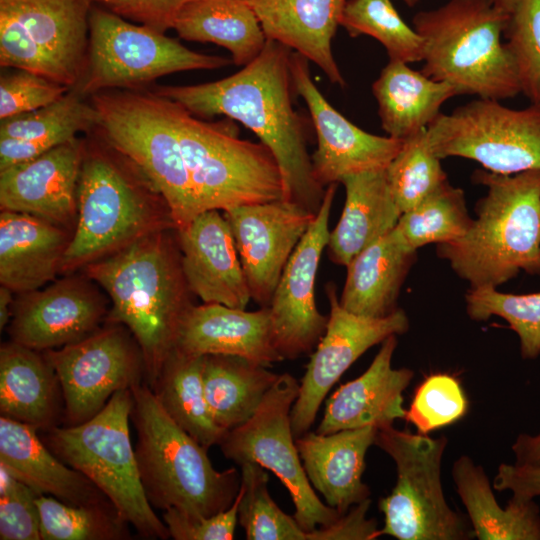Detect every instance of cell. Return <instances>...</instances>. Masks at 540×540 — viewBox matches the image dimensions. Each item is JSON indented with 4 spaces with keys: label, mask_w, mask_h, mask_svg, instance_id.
I'll use <instances>...</instances> for the list:
<instances>
[{
    "label": "cell",
    "mask_w": 540,
    "mask_h": 540,
    "mask_svg": "<svg viewBox=\"0 0 540 540\" xmlns=\"http://www.w3.org/2000/svg\"><path fill=\"white\" fill-rule=\"evenodd\" d=\"M175 349L192 355H233L270 367L283 360L275 347L270 311H246L217 303L192 305Z\"/></svg>",
    "instance_id": "603a6c76"
},
{
    "label": "cell",
    "mask_w": 540,
    "mask_h": 540,
    "mask_svg": "<svg viewBox=\"0 0 540 540\" xmlns=\"http://www.w3.org/2000/svg\"><path fill=\"white\" fill-rule=\"evenodd\" d=\"M42 540H127L129 524L113 505H72L37 497Z\"/></svg>",
    "instance_id": "ab89813d"
},
{
    "label": "cell",
    "mask_w": 540,
    "mask_h": 540,
    "mask_svg": "<svg viewBox=\"0 0 540 540\" xmlns=\"http://www.w3.org/2000/svg\"><path fill=\"white\" fill-rule=\"evenodd\" d=\"M467 410L459 381L449 374H432L417 388L404 419L421 434L453 424Z\"/></svg>",
    "instance_id": "f6af8a7d"
},
{
    "label": "cell",
    "mask_w": 540,
    "mask_h": 540,
    "mask_svg": "<svg viewBox=\"0 0 540 540\" xmlns=\"http://www.w3.org/2000/svg\"><path fill=\"white\" fill-rule=\"evenodd\" d=\"M38 495L0 465V539L41 540Z\"/></svg>",
    "instance_id": "bcb514c9"
},
{
    "label": "cell",
    "mask_w": 540,
    "mask_h": 540,
    "mask_svg": "<svg viewBox=\"0 0 540 540\" xmlns=\"http://www.w3.org/2000/svg\"><path fill=\"white\" fill-rule=\"evenodd\" d=\"M251 299L268 307L282 272L316 214L285 200L223 211Z\"/></svg>",
    "instance_id": "ac0fdd59"
},
{
    "label": "cell",
    "mask_w": 540,
    "mask_h": 540,
    "mask_svg": "<svg viewBox=\"0 0 540 540\" xmlns=\"http://www.w3.org/2000/svg\"><path fill=\"white\" fill-rule=\"evenodd\" d=\"M83 154L84 143L76 138L0 170L2 211L30 214L59 226L71 222L77 214Z\"/></svg>",
    "instance_id": "44dd1931"
},
{
    "label": "cell",
    "mask_w": 540,
    "mask_h": 540,
    "mask_svg": "<svg viewBox=\"0 0 540 540\" xmlns=\"http://www.w3.org/2000/svg\"><path fill=\"white\" fill-rule=\"evenodd\" d=\"M494 1L498 6H500L509 14L513 12L518 2V0H494Z\"/></svg>",
    "instance_id": "11a10c76"
},
{
    "label": "cell",
    "mask_w": 540,
    "mask_h": 540,
    "mask_svg": "<svg viewBox=\"0 0 540 540\" xmlns=\"http://www.w3.org/2000/svg\"><path fill=\"white\" fill-rule=\"evenodd\" d=\"M0 65L29 71L66 86L60 68L11 15L0 11Z\"/></svg>",
    "instance_id": "c3c4849f"
},
{
    "label": "cell",
    "mask_w": 540,
    "mask_h": 540,
    "mask_svg": "<svg viewBox=\"0 0 540 540\" xmlns=\"http://www.w3.org/2000/svg\"><path fill=\"white\" fill-rule=\"evenodd\" d=\"M416 253L405 245L395 228L367 246L346 266L340 304L352 313L371 318L396 311Z\"/></svg>",
    "instance_id": "4dcf8cb0"
},
{
    "label": "cell",
    "mask_w": 540,
    "mask_h": 540,
    "mask_svg": "<svg viewBox=\"0 0 540 540\" xmlns=\"http://www.w3.org/2000/svg\"><path fill=\"white\" fill-rule=\"evenodd\" d=\"M233 355H205L202 381L215 423L225 432L248 421L280 374Z\"/></svg>",
    "instance_id": "e575fe53"
},
{
    "label": "cell",
    "mask_w": 540,
    "mask_h": 540,
    "mask_svg": "<svg viewBox=\"0 0 540 540\" xmlns=\"http://www.w3.org/2000/svg\"><path fill=\"white\" fill-rule=\"evenodd\" d=\"M464 298L470 319L485 321L498 316L509 324L518 335L523 359L540 355V292L511 294L486 286L469 288Z\"/></svg>",
    "instance_id": "7bdbcfd3"
},
{
    "label": "cell",
    "mask_w": 540,
    "mask_h": 540,
    "mask_svg": "<svg viewBox=\"0 0 540 540\" xmlns=\"http://www.w3.org/2000/svg\"><path fill=\"white\" fill-rule=\"evenodd\" d=\"M121 326L110 323L76 343L43 351L59 379L65 425L89 420L116 392L146 379L140 347Z\"/></svg>",
    "instance_id": "5bb4252c"
},
{
    "label": "cell",
    "mask_w": 540,
    "mask_h": 540,
    "mask_svg": "<svg viewBox=\"0 0 540 540\" xmlns=\"http://www.w3.org/2000/svg\"><path fill=\"white\" fill-rule=\"evenodd\" d=\"M447 439L378 428L375 445L395 462L397 481L381 498L384 526L379 536L398 540H466L474 537L464 518L447 503L441 482V465Z\"/></svg>",
    "instance_id": "30bf717a"
},
{
    "label": "cell",
    "mask_w": 540,
    "mask_h": 540,
    "mask_svg": "<svg viewBox=\"0 0 540 540\" xmlns=\"http://www.w3.org/2000/svg\"><path fill=\"white\" fill-rule=\"evenodd\" d=\"M131 391L135 454L150 504L194 516H211L228 509L239 492L241 473L235 468L216 470L207 448L166 413L145 382Z\"/></svg>",
    "instance_id": "5b68a950"
},
{
    "label": "cell",
    "mask_w": 540,
    "mask_h": 540,
    "mask_svg": "<svg viewBox=\"0 0 540 540\" xmlns=\"http://www.w3.org/2000/svg\"><path fill=\"white\" fill-rule=\"evenodd\" d=\"M37 431L1 416L0 465L38 495L72 505H113L85 475L59 459Z\"/></svg>",
    "instance_id": "d4e9b609"
},
{
    "label": "cell",
    "mask_w": 540,
    "mask_h": 540,
    "mask_svg": "<svg viewBox=\"0 0 540 540\" xmlns=\"http://www.w3.org/2000/svg\"><path fill=\"white\" fill-rule=\"evenodd\" d=\"M204 356L174 349L151 388L166 413L207 449L226 433L214 421L203 388Z\"/></svg>",
    "instance_id": "d590c367"
},
{
    "label": "cell",
    "mask_w": 540,
    "mask_h": 540,
    "mask_svg": "<svg viewBox=\"0 0 540 540\" xmlns=\"http://www.w3.org/2000/svg\"><path fill=\"white\" fill-rule=\"evenodd\" d=\"M340 183L345 187V204L327 247L332 262L347 266L363 249L392 231L402 212L386 168L348 175Z\"/></svg>",
    "instance_id": "f546056e"
},
{
    "label": "cell",
    "mask_w": 540,
    "mask_h": 540,
    "mask_svg": "<svg viewBox=\"0 0 540 540\" xmlns=\"http://www.w3.org/2000/svg\"><path fill=\"white\" fill-rule=\"evenodd\" d=\"M340 25L351 37L367 35L379 41L389 60L423 61V38L403 21L391 0H347Z\"/></svg>",
    "instance_id": "f35d334b"
},
{
    "label": "cell",
    "mask_w": 540,
    "mask_h": 540,
    "mask_svg": "<svg viewBox=\"0 0 540 540\" xmlns=\"http://www.w3.org/2000/svg\"><path fill=\"white\" fill-rule=\"evenodd\" d=\"M61 387L44 353L14 341L0 348L1 416L45 431L58 425Z\"/></svg>",
    "instance_id": "f1b7e54d"
},
{
    "label": "cell",
    "mask_w": 540,
    "mask_h": 540,
    "mask_svg": "<svg viewBox=\"0 0 540 540\" xmlns=\"http://www.w3.org/2000/svg\"><path fill=\"white\" fill-rule=\"evenodd\" d=\"M337 184L326 187L321 207L288 260L268 306L275 347L283 360L311 353L327 327L328 316L316 306L315 281L329 240Z\"/></svg>",
    "instance_id": "2e32d148"
},
{
    "label": "cell",
    "mask_w": 540,
    "mask_h": 540,
    "mask_svg": "<svg viewBox=\"0 0 540 540\" xmlns=\"http://www.w3.org/2000/svg\"><path fill=\"white\" fill-rule=\"evenodd\" d=\"M12 293L9 288L1 285L0 287V329L1 331L10 321L12 313Z\"/></svg>",
    "instance_id": "db71d44e"
},
{
    "label": "cell",
    "mask_w": 540,
    "mask_h": 540,
    "mask_svg": "<svg viewBox=\"0 0 540 540\" xmlns=\"http://www.w3.org/2000/svg\"><path fill=\"white\" fill-rule=\"evenodd\" d=\"M168 106L200 212L284 199L281 169L264 143L239 138L233 119L208 122L173 100Z\"/></svg>",
    "instance_id": "ba28073f"
},
{
    "label": "cell",
    "mask_w": 540,
    "mask_h": 540,
    "mask_svg": "<svg viewBox=\"0 0 540 540\" xmlns=\"http://www.w3.org/2000/svg\"><path fill=\"white\" fill-rule=\"evenodd\" d=\"M299 386L289 373L280 374L253 416L227 431L218 445L239 466L256 463L275 474L290 494L294 518L312 532L333 525L342 515L319 499L305 473L290 417Z\"/></svg>",
    "instance_id": "7c38bea8"
},
{
    "label": "cell",
    "mask_w": 540,
    "mask_h": 540,
    "mask_svg": "<svg viewBox=\"0 0 540 540\" xmlns=\"http://www.w3.org/2000/svg\"><path fill=\"white\" fill-rule=\"evenodd\" d=\"M291 49L267 39L261 53L238 72L195 85L158 86L157 94L198 118L226 116L257 135L281 169L284 199L316 214L325 190L315 179L304 119L295 110Z\"/></svg>",
    "instance_id": "6da1fadb"
},
{
    "label": "cell",
    "mask_w": 540,
    "mask_h": 540,
    "mask_svg": "<svg viewBox=\"0 0 540 540\" xmlns=\"http://www.w3.org/2000/svg\"><path fill=\"white\" fill-rule=\"evenodd\" d=\"M24 296L11 313V341L46 351L76 343L99 329L105 302L80 278L59 280Z\"/></svg>",
    "instance_id": "d6986e66"
},
{
    "label": "cell",
    "mask_w": 540,
    "mask_h": 540,
    "mask_svg": "<svg viewBox=\"0 0 540 540\" xmlns=\"http://www.w3.org/2000/svg\"><path fill=\"white\" fill-rule=\"evenodd\" d=\"M372 92L382 129L389 137L402 141L427 129L441 114L442 105L457 95L452 85L393 60L373 82Z\"/></svg>",
    "instance_id": "1f68e13d"
},
{
    "label": "cell",
    "mask_w": 540,
    "mask_h": 540,
    "mask_svg": "<svg viewBox=\"0 0 540 540\" xmlns=\"http://www.w3.org/2000/svg\"><path fill=\"white\" fill-rule=\"evenodd\" d=\"M77 87L37 110L1 120L0 138L34 141L53 148L96 127L97 113Z\"/></svg>",
    "instance_id": "8d00e7d4"
},
{
    "label": "cell",
    "mask_w": 540,
    "mask_h": 540,
    "mask_svg": "<svg viewBox=\"0 0 540 540\" xmlns=\"http://www.w3.org/2000/svg\"><path fill=\"white\" fill-rule=\"evenodd\" d=\"M239 492L232 505L211 516H194L179 509L164 510L170 537L175 540H231L238 522Z\"/></svg>",
    "instance_id": "681fc988"
},
{
    "label": "cell",
    "mask_w": 540,
    "mask_h": 540,
    "mask_svg": "<svg viewBox=\"0 0 540 540\" xmlns=\"http://www.w3.org/2000/svg\"><path fill=\"white\" fill-rule=\"evenodd\" d=\"M94 131L131 161L165 201L176 230L200 213L168 99L142 89L104 90L90 96Z\"/></svg>",
    "instance_id": "52a82bcc"
},
{
    "label": "cell",
    "mask_w": 540,
    "mask_h": 540,
    "mask_svg": "<svg viewBox=\"0 0 540 540\" xmlns=\"http://www.w3.org/2000/svg\"><path fill=\"white\" fill-rule=\"evenodd\" d=\"M69 90V86L25 70L2 74L0 119L45 107L60 99Z\"/></svg>",
    "instance_id": "7dc6e473"
},
{
    "label": "cell",
    "mask_w": 540,
    "mask_h": 540,
    "mask_svg": "<svg viewBox=\"0 0 540 540\" xmlns=\"http://www.w3.org/2000/svg\"><path fill=\"white\" fill-rule=\"evenodd\" d=\"M401 1H403L409 7H414L419 2V0H401Z\"/></svg>",
    "instance_id": "9f6ffc18"
},
{
    "label": "cell",
    "mask_w": 540,
    "mask_h": 540,
    "mask_svg": "<svg viewBox=\"0 0 540 540\" xmlns=\"http://www.w3.org/2000/svg\"><path fill=\"white\" fill-rule=\"evenodd\" d=\"M130 389L116 392L105 407L78 425L53 426L43 432L46 446L64 463L85 475L145 539L170 537L147 499L132 447Z\"/></svg>",
    "instance_id": "9c48e42d"
},
{
    "label": "cell",
    "mask_w": 540,
    "mask_h": 540,
    "mask_svg": "<svg viewBox=\"0 0 540 540\" xmlns=\"http://www.w3.org/2000/svg\"><path fill=\"white\" fill-rule=\"evenodd\" d=\"M118 16L166 33L190 0H91Z\"/></svg>",
    "instance_id": "f907efd6"
},
{
    "label": "cell",
    "mask_w": 540,
    "mask_h": 540,
    "mask_svg": "<svg viewBox=\"0 0 540 540\" xmlns=\"http://www.w3.org/2000/svg\"><path fill=\"white\" fill-rule=\"evenodd\" d=\"M173 29L181 39L224 47L238 66L253 61L267 40L247 0H190Z\"/></svg>",
    "instance_id": "836d02e7"
},
{
    "label": "cell",
    "mask_w": 540,
    "mask_h": 540,
    "mask_svg": "<svg viewBox=\"0 0 540 540\" xmlns=\"http://www.w3.org/2000/svg\"><path fill=\"white\" fill-rule=\"evenodd\" d=\"M308 61L297 52L291 53L294 91L306 103L317 136V148L311 156L316 181L326 188L348 175L385 169L403 141L368 133L346 119L313 82Z\"/></svg>",
    "instance_id": "e0dca14e"
},
{
    "label": "cell",
    "mask_w": 540,
    "mask_h": 540,
    "mask_svg": "<svg viewBox=\"0 0 540 540\" xmlns=\"http://www.w3.org/2000/svg\"><path fill=\"white\" fill-rule=\"evenodd\" d=\"M386 174L402 213L448 182L441 159L430 145L427 129L403 141L401 149L386 167Z\"/></svg>",
    "instance_id": "b9f144b4"
},
{
    "label": "cell",
    "mask_w": 540,
    "mask_h": 540,
    "mask_svg": "<svg viewBox=\"0 0 540 540\" xmlns=\"http://www.w3.org/2000/svg\"><path fill=\"white\" fill-rule=\"evenodd\" d=\"M472 221L464 191L447 182L415 207L403 212L395 229L405 245L417 252L431 243L438 245L460 239Z\"/></svg>",
    "instance_id": "74e56055"
},
{
    "label": "cell",
    "mask_w": 540,
    "mask_h": 540,
    "mask_svg": "<svg viewBox=\"0 0 540 540\" xmlns=\"http://www.w3.org/2000/svg\"><path fill=\"white\" fill-rule=\"evenodd\" d=\"M84 269L111 298L109 323L124 325L137 341L152 388L193 305L179 247L165 230L155 231Z\"/></svg>",
    "instance_id": "7a4b0ae2"
},
{
    "label": "cell",
    "mask_w": 540,
    "mask_h": 540,
    "mask_svg": "<svg viewBox=\"0 0 540 540\" xmlns=\"http://www.w3.org/2000/svg\"><path fill=\"white\" fill-rule=\"evenodd\" d=\"M452 477L479 540H540V511L533 499L512 495L502 508L483 468L466 455L454 462Z\"/></svg>",
    "instance_id": "d6a6232c"
},
{
    "label": "cell",
    "mask_w": 540,
    "mask_h": 540,
    "mask_svg": "<svg viewBox=\"0 0 540 540\" xmlns=\"http://www.w3.org/2000/svg\"><path fill=\"white\" fill-rule=\"evenodd\" d=\"M241 468V499L238 522L248 540H310L294 516L287 515L272 499L268 473L262 466L246 462Z\"/></svg>",
    "instance_id": "60d3db41"
},
{
    "label": "cell",
    "mask_w": 540,
    "mask_h": 540,
    "mask_svg": "<svg viewBox=\"0 0 540 540\" xmlns=\"http://www.w3.org/2000/svg\"><path fill=\"white\" fill-rule=\"evenodd\" d=\"M142 177L138 168L131 173L96 144H84L77 189V225L61 272L85 267L155 231L176 229L170 214L156 210L147 190L153 186L148 179L140 182Z\"/></svg>",
    "instance_id": "8992f818"
},
{
    "label": "cell",
    "mask_w": 540,
    "mask_h": 540,
    "mask_svg": "<svg viewBox=\"0 0 540 540\" xmlns=\"http://www.w3.org/2000/svg\"><path fill=\"white\" fill-rule=\"evenodd\" d=\"M230 63L223 56L190 50L165 33L93 3L86 69L74 87L86 97L104 90L142 89L168 74L219 69Z\"/></svg>",
    "instance_id": "8fae6325"
},
{
    "label": "cell",
    "mask_w": 540,
    "mask_h": 540,
    "mask_svg": "<svg viewBox=\"0 0 540 540\" xmlns=\"http://www.w3.org/2000/svg\"><path fill=\"white\" fill-rule=\"evenodd\" d=\"M486 187L476 217L460 239L437 245V255L470 288L495 287L540 268V170L502 175L477 170Z\"/></svg>",
    "instance_id": "3957f363"
},
{
    "label": "cell",
    "mask_w": 540,
    "mask_h": 540,
    "mask_svg": "<svg viewBox=\"0 0 540 540\" xmlns=\"http://www.w3.org/2000/svg\"><path fill=\"white\" fill-rule=\"evenodd\" d=\"M378 427L367 426L330 434L306 432L295 439L309 482L341 515L369 499L362 481L366 453L375 444Z\"/></svg>",
    "instance_id": "cb8c5ba5"
},
{
    "label": "cell",
    "mask_w": 540,
    "mask_h": 540,
    "mask_svg": "<svg viewBox=\"0 0 540 540\" xmlns=\"http://www.w3.org/2000/svg\"><path fill=\"white\" fill-rule=\"evenodd\" d=\"M325 291L330 305L327 327L311 354L291 409L295 439L309 431L330 389L361 355L409 329V318L403 309L381 318L365 317L340 304L334 283L329 282Z\"/></svg>",
    "instance_id": "9a60e30c"
},
{
    "label": "cell",
    "mask_w": 540,
    "mask_h": 540,
    "mask_svg": "<svg viewBox=\"0 0 540 540\" xmlns=\"http://www.w3.org/2000/svg\"><path fill=\"white\" fill-rule=\"evenodd\" d=\"M510 14L494 0H450L420 11L413 28L424 41L426 76L457 95L503 100L521 93L514 58L501 38Z\"/></svg>",
    "instance_id": "277c9868"
},
{
    "label": "cell",
    "mask_w": 540,
    "mask_h": 540,
    "mask_svg": "<svg viewBox=\"0 0 540 540\" xmlns=\"http://www.w3.org/2000/svg\"><path fill=\"white\" fill-rule=\"evenodd\" d=\"M347 0H247L267 39L316 64L331 83L345 86L332 39Z\"/></svg>",
    "instance_id": "484cf974"
},
{
    "label": "cell",
    "mask_w": 540,
    "mask_h": 540,
    "mask_svg": "<svg viewBox=\"0 0 540 540\" xmlns=\"http://www.w3.org/2000/svg\"><path fill=\"white\" fill-rule=\"evenodd\" d=\"M177 232L181 267L191 293L204 303L246 309L251 294L224 215L219 210L200 212Z\"/></svg>",
    "instance_id": "ffe728a7"
},
{
    "label": "cell",
    "mask_w": 540,
    "mask_h": 540,
    "mask_svg": "<svg viewBox=\"0 0 540 540\" xmlns=\"http://www.w3.org/2000/svg\"><path fill=\"white\" fill-rule=\"evenodd\" d=\"M517 464L540 463V433L520 434L512 445Z\"/></svg>",
    "instance_id": "f5cc1de1"
},
{
    "label": "cell",
    "mask_w": 540,
    "mask_h": 540,
    "mask_svg": "<svg viewBox=\"0 0 540 540\" xmlns=\"http://www.w3.org/2000/svg\"><path fill=\"white\" fill-rule=\"evenodd\" d=\"M71 238L42 218L12 211L0 214V283L30 293L61 272Z\"/></svg>",
    "instance_id": "4316f807"
},
{
    "label": "cell",
    "mask_w": 540,
    "mask_h": 540,
    "mask_svg": "<svg viewBox=\"0 0 540 540\" xmlns=\"http://www.w3.org/2000/svg\"><path fill=\"white\" fill-rule=\"evenodd\" d=\"M504 35L521 93L540 106V0H518Z\"/></svg>",
    "instance_id": "ee69618b"
},
{
    "label": "cell",
    "mask_w": 540,
    "mask_h": 540,
    "mask_svg": "<svg viewBox=\"0 0 540 540\" xmlns=\"http://www.w3.org/2000/svg\"><path fill=\"white\" fill-rule=\"evenodd\" d=\"M538 275L540 276V268H539V272H538Z\"/></svg>",
    "instance_id": "6f0895ef"
},
{
    "label": "cell",
    "mask_w": 540,
    "mask_h": 540,
    "mask_svg": "<svg viewBox=\"0 0 540 540\" xmlns=\"http://www.w3.org/2000/svg\"><path fill=\"white\" fill-rule=\"evenodd\" d=\"M493 487L497 491H511L513 496L523 499L540 496V463L501 464Z\"/></svg>",
    "instance_id": "816d5d0a"
},
{
    "label": "cell",
    "mask_w": 540,
    "mask_h": 540,
    "mask_svg": "<svg viewBox=\"0 0 540 540\" xmlns=\"http://www.w3.org/2000/svg\"><path fill=\"white\" fill-rule=\"evenodd\" d=\"M92 5L91 0H0V11L24 27L71 88L86 69Z\"/></svg>",
    "instance_id": "83f0119b"
},
{
    "label": "cell",
    "mask_w": 540,
    "mask_h": 540,
    "mask_svg": "<svg viewBox=\"0 0 540 540\" xmlns=\"http://www.w3.org/2000/svg\"><path fill=\"white\" fill-rule=\"evenodd\" d=\"M396 347V335L385 339L367 370L331 394L317 433L330 434L367 426L380 428L405 417L402 394L414 372L392 367Z\"/></svg>",
    "instance_id": "7402d4cb"
},
{
    "label": "cell",
    "mask_w": 540,
    "mask_h": 540,
    "mask_svg": "<svg viewBox=\"0 0 540 540\" xmlns=\"http://www.w3.org/2000/svg\"><path fill=\"white\" fill-rule=\"evenodd\" d=\"M427 136L440 159L474 160L502 175L540 170L539 105L512 109L479 98L441 113L427 127Z\"/></svg>",
    "instance_id": "4fadbf2b"
}]
</instances>
